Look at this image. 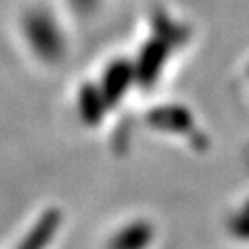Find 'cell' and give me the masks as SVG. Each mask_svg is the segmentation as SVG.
Listing matches in <instances>:
<instances>
[{
	"label": "cell",
	"mask_w": 249,
	"mask_h": 249,
	"mask_svg": "<svg viewBox=\"0 0 249 249\" xmlns=\"http://www.w3.org/2000/svg\"><path fill=\"white\" fill-rule=\"evenodd\" d=\"M155 230L145 220H136L126 224L114 233L108 249H147L153 241Z\"/></svg>",
	"instance_id": "obj_1"
},
{
	"label": "cell",
	"mask_w": 249,
	"mask_h": 249,
	"mask_svg": "<svg viewBox=\"0 0 249 249\" xmlns=\"http://www.w3.org/2000/svg\"><path fill=\"white\" fill-rule=\"evenodd\" d=\"M59 226V216L57 212H47L43 214V218L39 222H36V226L32 228V231L24 237V241L20 243L18 249H45L55 233Z\"/></svg>",
	"instance_id": "obj_2"
},
{
	"label": "cell",
	"mask_w": 249,
	"mask_h": 249,
	"mask_svg": "<svg viewBox=\"0 0 249 249\" xmlns=\"http://www.w3.org/2000/svg\"><path fill=\"white\" fill-rule=\"evenodd\" d=\"M153 126H159V128H167V130H175V134H182L180 130H193V120L189 116V112H182V110H173V108H167L163 112H157L153 114L151 118Z\"/></svg>",
	"instance_id": "obj_3"
}]
</instances>
